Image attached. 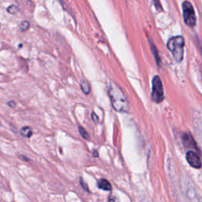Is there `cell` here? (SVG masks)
<instances>
[{
	"mask_svg": "<svg viewBox=\"0 0 202 202\" xmlns=\"http://www.w3.org/2000/svg\"><path fill=\"white\" fill-rule=\"evenodd\" d=\"M108 96L112 107L118 112L126 113L130 111L129 101L123 89L115 82H110L108 85Z\"/></svg>",
	"mask_w": 202,
	"mask_h": 202,
	"instance_id": "cell-1",
	"label": "cell"
},
{
	"mask_svg": "<svg viewBox=\"0 0 202 202\" xmlns=\"http://www.w3.org/2000/svg\"><path fill=\"white\" fill-rule=\"evenodd\" d=\"M185 40L182 36L171 37L167 41V47L173 55L175 60L178 62H182L184 56Z\"/></svg>",
	"mask_w": 202,
	"mask_h": 202,
	"instance_id": "cell-2",
	"label": "cell"
},
{
	"mask_svg": "<svg viewBox=\"0 0 202 202\" xmlns=\"http://www.w3.org/2000/svg\"><path fill=\"white\" fill-rule=\"evenodd\" d=\"M152 93L151 98L155 103H162L164 99L163 84L159 76H155L152 82Z\"/></svg>",
	"mask_w": 202,
	"mask_h": 202,
	"instance_id": "cell-3",
	"label": "cell"
},
{
	"mask_svg": "<svg viewBox=\"0 0 202 202\" xmlns=\"http://www.w3.org/2000/svg\"><path fill=\"white\" fill-rule=\"evenodd\" d=\"M183 15L185 23L190 27H194L197 22L196 14L190 2L184 1L183 2Z\"/></svg>",
	"mask_w": 202,
	"mask_h": 202,
	"instance_id": "cell-4",
	"label": "cell"
},
{
	"mask_svg": "<svg viewBox=\"0 0 202 202\" xmlns=\"http://www.w3.org/2000/svg\"><path fill=\"white\" fill-rule=\"evenodd\" d=\"M186 160L188 163L193 168L200 169L201 167V161L198 155L193 151H188L186 153Z\"/></svg>",
	"mask_w": 202,
	"mask_h": 202,
	"instance_id": "cell-5",
	"label": "cell"
},
{
	"mask_svg": "<svg viewBox=\"0 0 202 202\" xmlns=\"http://www.w3.org/2000/svg\"><path fill=\"white\" fill-rule=\"evenodd\" d=\"M98 187L101 190H103L105 191H111V189H112V186H111V183H109L108 181L106 180V179H100L99 180L97 183Z\"/></svg>",
	"mask_w": 202,
	"mask_h": 202,
	"instance_id": "cell-6",
	"label": "cell"
},
{
	"mask_svg": "<svg viewBox=\"0 0 202 202\" xmlns=\"http://www.w3.org/2000/svg\"><path fill=\"white\" fill-rule=\"evenodd\" d=\"M149 43H150V46H151V50H152V52L153 53L154 57H155V62H156V64H157L159 66H160V64H161V61H160V58H159V56L158 50L156 49L155 46L154 45V44L152 43V41L150 40Z\"/></svg>",
	"mask_w": 202,
	"mask_h": 202,
	"instance_id": "cell-7",
	"label": "cell"
},
{
	"mask_svg": "<svg viewBox=\"0 0 202 202\" xmlns=\"http://www.w3.org/2000/svg\"><path fill=\"white\" fill-rule=\"evenodd\" d=\"M21 134L23 137L25 138H31L32 135H33V131H32L31 128L29 127V126H25L21 130Z\"/></svg>",
	"mask_w": 202,
	"mask_h": 202,
	"instance_id": "cell-8",
	"label": "cell"
},
{
	"mask_svg": "<svg viewBox=\"0 0 202 202\" xmlns=\"http://www.w3.org/2000/svg\"><path fill=\"white\" fill-rule=\"evenodd\" d=\"M81 89L85 94H89L90 92L89 83L87 81H82L81 82Z\"/></svg>",
	"mask_w": 202,
	"mask_h": 202,
	"instance_id": "cell-9",
	"label": "cell"
},
{
	"mask_svg": "<svg viewBox=\"0 0 202 202\" xmlns=\"http://www.w3.org/2000/svg\"><path fill=\"white\" fill-rule=\"evenodd\" d=\"M29 22L28 21H23V22H21V24L19 25V28L20 30L22 32H25L27 31L28 29L29 28Z\"/></svg>",
	"mask_w": 202,
	"mask_h": 202,
	"instance_id": "cell-10",
	"label": "cell"
},
{
	"mask_svg": "<svg viewBox=\"0 0 202 202\" xmlns=\"http://www.w3.org/2000/svg\"><path fill=\"white\" fill-rule=\"evenodd\" d=\"M79 132L80 134H81V135L82 136V138H85V140H89V134H88L87 131H86L83 127H82V126H79Z\"/></svg>",
	"mask_w": 202,
	"mask_h": 202,
	"instance_id": "cell-11",
	"label": "cell"
},
{
	"mask_svg": "<svg viewBox=\"0 0 202 202\" xmlns=\"http://www.w3.org/2000/svg\"><path fill=\"white\" fill-rule=\"evenodd\" d=\"M7 12L10 13V14H15L16 13L18 12V8L14 5H11L7 8Z\"/></svg>",
	"mask_w": 202,
	"mask_h": 202,
	"instance_id": "cell-12",
	"label": "cell"
},
{
	"mask_svg": "<svg viewBox=\"0 0 202 202\" xmlns=\"http://www.w3.org/2000/svg\"><path fill=\"white\" fill-rule=\"evenodd\" d=\"M154 3V6H155L156 8V10H159V11H162L163 10V8H162L161 4H160V2H159V0H152Z\"/></svg>",
	"mask_w": 202,
	"mask_h": 202,
	"instance_id": "cell-13",
	"label": "cell"
},
{
	"mask_svg": "<svg viewBox=\"0 0 202 202\" xmlns=\"http://www.w3.org/2000/svg\"><path fill=\"white\" fill-rule=\"evenodd\" d=\"M80 183H81V186H82V188H83L84 190H85L87 191V192H89V187H88V186L85 184V183L84 182V180L82 179V178L80 179Z\"/></svg>",
	"mask_w": 202,
	"mask_h": 202,
	"instance_id": "cell-14",
	"label": "cell"
},
{
	"mask_svg": "<svg viewBox=\"0 0 202 202\" xmlns=\"http://www.w3.org/2000/svg\"><path fill=\"white\" fill-rule=\"evenodd\" d=\"M7 105L9 106V107H12V108H14V107H16V103L14 102V101L11 100V101H9V102H8Z\"/></svg>",
	"mask_w": 202,
	"mask_h": 202,
	"instance_id": "cell-15",
	"label": "cell"
},
{
	"mask_svg": "<svg viewBox=\"0 0 202 202\" xmlns=\"http://www.w3.org/2000/svg\"><path fill=\"white\" fill-rule=\"evenodd\" d=\"M92 120H93L94 122H96V123H97L98 121H99V119H98L97 115H96L94 112L92 114Z\"/></svg>",
	"mask_w": 202,
	"mask_h": 202,
	"instance_id": "cell-16",
	"label": "cell"
},
{
	"mask_svg": "<svg viewBox=\"0 0 202 202\" xmlns=\"http://www.w3.org/2000/svg\"><path fill=\"white\" fill-rule=\"evenodd\" d=\"M109 202H115V199L114 197H109Z\"/></svg>",
	"mask_w": 202,
	"mask_h": 202,
	"instance_id": "cell-17",
	"label": "cell"
},
{
	"mask_svg": "<svg viewBox=\"0 0 202 202\" xmlns=\"http://www.w3.org/2000/svg\"><path fill=\"white\" fill-rule=\"evenodd\" d=\"M93 155H94V156H96V157H98V156H99V154H98L97 151H94Z\"/></svg>",
	"mask_w": 202,
	"mask_h": 202,
	"instance_id": "cell-18",
	"label": "cell"
},
{
	"mask_svg": "<svg viewBox=\"0 0 202 202\" xmlns=\"http://www.w3.org/2000/svg\"><path fill=\"white\" fill-rule=\"evenodd\" d=\"M22 157V159H25V160H27V161H29V159H26V157H25V156H21Z\"/></svg>",
	"mask_w": 202,
	"mask_h": 202,
	"instance_id": "cell-19",
	"label": "cell"
}]
</instances>
